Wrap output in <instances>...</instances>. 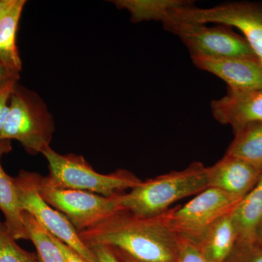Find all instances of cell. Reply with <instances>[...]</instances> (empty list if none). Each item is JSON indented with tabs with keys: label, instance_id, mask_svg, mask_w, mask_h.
<instances>
[{
	"label": "cell",
	"instance_id": "5bb4252c",
	"mask_svg": "<svg viewBox=\"0 0 262 262\" xmlns=\"http://www.w3.org/2000/svg\"><path fill=\"white\" fill-rule=\"evenodd\" d=\"M234 211L215 221L203 232L199 238L194 239L211 262L227 261L237 244Z\"/></svg>",
	"mask_w": 262,
	"mask_h": 262
},
{
	"label": "cell",
	"instance_id": "6da1fadb",
	"mask_svg": "<svg viewBox=\"0 0 262 262\" xmlns=\"http://www.w3.org/2000/svg\"><path fill=\"white\" fill-rule=\"evenodd\" d=\"M79 234L89 248L108 246L139 262H177V234L168 225L166 212L140 217L119 211Z\"/></svg>",
	"mask_w": 262,
	"mask_h": 262
},
{
	"label": "cell",
	"instance_id": "5b68a950",
	"mask_svg": "<svg viewBox=\"0 0 262 262\" xmlns=\"http://www.w3.org/2000/svg\"><path fill=\"white\" fill-rule=\"evenodd\" d=\"M162 24L165 30L181 39L191 56L256 58L246 39L229 26L215 24L208 27L205 24L181 20L170 15Z\"/></svg>",
	"mask_w": 262,
	"mask_h": 262
},
{
	"label": "cell",
	"instance_id": "d6986e66",
	"mask_svg": "<svg viewBox=\"0 0 262 262\" xmlns=\"http://www.w3.org/2000/svg\"><path fill=\"white\" fill-rule=\"evenodd\" d=\"M23 218L29 239L37 249L39 262H66L63 253L52 239L51 234L27 212H24Z\"/></svg>",
	"mask_w": 262,
	"mask_h": 262
},
{
	"label": "cell",
	"instance_id": "4316f807",
	"mask_svg": "<svg viewBox=\"0 0 262 262\" xmlns=\"http://www.w3.org/2000/svg\"><path fill=\"white\" fill-rule=\"evenodd\" d=\"M15 0H0V20L15 4Z\"/></svg>",
	"mask_w": 262,
	"mask_h": 262
},
{
	"label": "cell",
	"instance_id": "9a60e30c",
	"mask_svg": "<svg viewBox=\"0 0 262 262\" xmlns=\"http://www.w3.org/2000/svg\"><path fill=\"white\" fill-rule=\"evenodd\" d=\"M26 3L25 0H15L13 6L0 20V63L19 75L22 61L17 47L16 34Z\"/></svg>",
	"mask_w": 262,
	"mask_h": 262
},
{
	"label": "cell",
	"instance_id": "e0dca14e",
	"mask_svg": "<svg viewBox=\"0 0 262 262\" xmlns=\"http://www.w3.org/2000/svg\"><path fill=\"white\" fill-rule=\"evenodd\" d=\"M113 3L119 9L127 10L134 23L144 20L163 23L173 10L193 5V2L187 0H116Z\"/></svg>",
	"mask_w": 262,
	"mask_h": 262
},
{
	"label": "cell",
	"instance_id": "4fadbf2b",
	"mask_svg": "<svg viewBox=\"0 0 262 262\" xmlns=\"http://www.w3.org/2000/svg\"><path fill=\"white\" fill-rule=\"evenodd\" d=\"M11 150V141H0V211L4 215L6 228L13 238L16 241L29 239L14 178L5 173L1 165L3 155Z\"/></svg>",
	"mask_w": 262,
	"mask_h": 262
},
{
	"label": "cell",
	"instance_id": "ac0fdd59",
	"mask_svg": "<svg viewBox=\"0 0 262 262\" xmlns=\"http://www.w3.org/2000/svg\"><path fill=\"white\" fill-rule=\"evenodd\" d=\"M234 134L225 155L262 168V122L248 123Z\"/></svg>",
	"mask_w": 262,
	"mask_h": 262
},
{
	"label": "cell",
	"instance_id": "8992f818",
	"mask_svg": "<svg viewBox=\"0 0 262 262\" xmlns=\"http://www.w3.org/2000/svg\"><path fill=\"white\" fill-rule=\"evenodd\" d=\"M38 192L50 206L68 219L80 232L122 211L120 195L105 196L86 191L55 187L47 177L38 175Z\"/></svg>",
	"mask_w": 262,
	"mask_h": 262
},
{
	"label": "cell",
	"instance_id": "3957f363",
	"mask_svg": "<svg viewBox=\"0 0 262 262\" xmlns=\"http://www.w3.org/2000/svg\"><path fill=\"white\" fill-rule=\"evenodd\" d=\"M48 162L50 175L48 180L62 189L86 191L105 196L120 195L133 189L141 182L134 173L125 170L101 174L82 156L61 155L51 146L42 152Z\"/></svg>",
	"mask_w": 262,
	"mask_h": 262
},
{
	"label": "cell",
	"instance_id": "83f0119b",
	"mask_svg": "<svg viewBox=\"0 0 262 262\" xmlns=\"http://www.w3.org/2000/svg\"><path fill=\"white\" fill-rule=\"evenodd\" d=\"M253 242L262 246V219L260 221L259 223H258L256 231H255Z\"/></svg>",
	"mask_w": 262,
	"mask_h": 262
},
{
	"label": "cell",
	"instance_id": "7402d4cb",
	"mask_svg": "<svg viewBox=\"0 0 262 262\" xmlns=\"http://www.w3.org/2000/svg\"><path fill=\"white\" fill-rule=\"evenodd\" d=\"M225 262H262V246L254 242L237 243Z\"/></svg>",
	"mask_w": 262,
	"mask_h": 262
},
{
	"label": "cell",
	"instance_id": "f1b7e54d",
	"mask_svg": "<svg viewBox=\"0 0 262 262\" xmlns=\"http://www.w3.org/2000/svg\"><path fill=\"white\" fill-rule=\"evenodd\" d=\"M113 251H115L117 258H118L119 260L121 262H139L134 260V258L130 257V256H127V254L122 252V251H119V250L114 249V248H113Z\"/></svg>",
	"mask_w": 262,
	"mask_h": 262
},
{
	"label": "cell",
	"instance_id": "484cf974",
	"mask_svg": "<svg viewBox=\"0 0 262 262\" xmlns=\"http://www.w3.org/2000/svg\"><path fill=\"white\" fill-rule=\"evenodd\" d=\"M19 78V74L12 72L3 63H0V90L4 89L8 84L16 83L18 82Z\"/></svg>",
	"mask_w": 262,
	"mask_h": 262
},
{
	"label": "cell",
	"instance_id": "603a6c76",
	"mask_svg": "<svg viewBox=\"0 0 262 262\" xmlns=\"http://www.w3.org/2000/svg\"><path fill=\"white\" fill-rule=\"evenodd\" d=\"M17 83L18 82L8 84L4 89L0 90V141H2V134L9 113L10 98Z\"/></svg>",
	"mask_w": 262,
	"mask_h": 262
},
{
	"label": "cell",
	"instance_id": "44dd1931",
	"mask_svg": "<svg viewBox=\"0 0 262 262\" xmlns=\"http://www.w3.org/2000/svg\"><path fill=\"white\" fill-rule=\"evenodd\" d=\"M177 234V262H211L201 251L196 241Z\"/></svg>",
	"mask_w": 262,
	"mask_h": 262
},
{
	"label": "cell",
	"instance_id": "cb8c5ba5",
	"mask_svg": "<svg viewBox=\"0 0 262 262\" xmlns=\"http://www.w3.org/2000/svg\"><path fill=\"white\" fill-rule=\"evenodd\" d=\"M92 249L98 258V262H121L117 258L113 248L106 246H95Z\"/></svg>",
	"mask_w": 262,
	"mask_h": 262
},
{
	"label": "cell",
	"instance_id": "9c48e42d",
	"mask_svg": "<svg viewBox=\"0 0 262 262\" xmlns=\"http://www.w3.org/2000/svg\"><path fill=\"white\" fill-rule=\"evenodd\" d=\"M244 198L214 187H208L179 208L166 211L167 220L174 232L198 239L215 221L233 211Z\"/></svg>",
	"mask_w": 262,
	"mask_h": 262
},
{
	"label": "cell",
	"instance_id": "7c38bea8",
	"mask_svg": "<svg viewBox=\"0 0 262 262\" xmlns=\"http://www.w3.org/2000/svg\"><path fill=\"white\" fill-rule=\"evenodd\" d=\"M208 170L209 187L239 198L248 194L262 175V168L227 155Z\"/></svg>",
	"mask_w": 262,
	"mask_h": 262
},
{
	"label": "cell",
	"instance_id": "d4e9b609",
	"mask_svg": "<svg viewBox=\"0 0 262 262\" xmlns=\"http://www.w3.org/2000/svg\"><path fill=\"white\" fill-rule=\"evenodd\" d=\"M51 237L55 244L61 250V253H63V256H64L66 262H87L72 248L69 247L67 245L63 244V242H61V241H59L52 234Z\"/></svg>",
	"mask_w": 262,
	"mask_h": 262
},
{
	"label": "cell",
	"instance_id": "ffe728a7",
	"mask_svg": "<svg viewBox=\"0 0 262 262\" xmlns=\"http://www.w3.org/2000/svg\"><path fill=\"white\" fill-rule=\"evenodd\" d=\"M5 223L0 221V262H39L34 255L16 244Z\"/></svg>",
	"mask_w": 262,
	"mask_h": 262
},
{
	"label": "cell",
	"instance_id": "52a82bcc",
	"mask_svg": "<svg viewBox=\"0 0 262 262\" xmlns=\"http://www.w3.org/2000/svg\"><path fill=\"white\" fill-rule=\"evenodd\" d=\"M39 174L21 170L14 178L23 212L32 215L52 235L80 255L87 262H98L92 249L82 242L68 219L45 201L37 189Z\"/></svg>",
	"mask_w": 262,
	"mask_h": 262
},
{
	"label": "cell",
	"instance_id": "8fae6325",
	"mask_svg": "<svg viewBox=\"0 0 262 262\" xmlns=\"http://www.w3.org/2000/svg\"><path fill=\"white\" fill-rule=\"evenodd\" d=\"M212 115L222 125L232 127L234 133L244 125L262 122V89L234 91L211 103Z\"/></svg>",
	"mask_w": 262,
	"mask_h": 262
},
{
	"label": "cell",
	"instance_id": "ba28073f",
	"mask_svg": "<svg viewBox=\"0 0 262 262\" xmlns=\"http://www.w3.org/2000/svg\"><path fill=\"white\" fill-rule=\"evenodd\" d=\"M170 15L194 23L225 24L237 29L262 64V3H229L210 8L191 5L173 10Z\"/></svg>",
	"mask_w": 262,
	"mask_h": 262
},
{
	"label": "cell",
	"instance_id": "7a4b0ae2",
	"mask_svg": "<svg viewBox=\"0 0 262 262\" xmlns=\"http://www.w3.org/2000/svg\"><path fill=\"white\" fill-rule=\"evenodd\" d=\"M209 187L208 167L200 162L178 171L141 181L120 195L122 211L140 217L163 214L176 202L196 195Z\"/></svg>",
	"mask_w": 262,
	"mask_h": 262
},
{
	"label": "cell",
	"instance_id": "30bf717a",
	"mask_svg": "<svg viewBox=\"0 0 262 262\" xmlns=\"http://www.w3.org/2000/svg\"><path fill=\"white\" fill-rule=\"evenodd\" d=\"M191 58L196 68L220 77L231 91L262 89V64L257 58L201 56H191Z\"/></svg>",
	"mask_w": 262,
	"mask_h": 262
},
{
	"label": "cell",
	"instance_id": "277c9868",
	"mask_svg": "<svg viewBox=\"0 0 262 262\" xmlns=\"http://www.w3.org/2000/svg\"><path fill=\"white\" fill-rule=\"evenodd\" d=\"M54 130L53 116L40 96L15 84L2 140L18 141L29 154H42L51 146Z\"/></svg>",
	"mask_w": 262,
	"mask_h": 262
},
{
	"label": "cell",
	"instance_id": "2e32d148",
	"mask_svg": "<svg viewBox=\"0 0 262 262\" xmlns=\"http://www.w3.org/2000/svg\"><path fill=\"white\" fill-rule=\"evenodd\" d=\"M237 243L253 242L255 231L262 219V175L233 212Z\"/></svg>",
	"mask_w": 262,
	"mask_h": 262
}]
</instances>
